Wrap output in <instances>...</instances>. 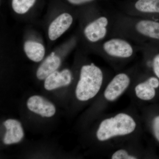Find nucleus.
Wrapping results in <instances>:
<instances>
[{
	"label": "nucleus",
	"mask_w": 159,
	"mask_h": 159,
	"mask_svg": "<svg viewBox=\"0 0 159 159\" xmlns=\"http://www.w3.org/2000/svg\"><path fill=\"white\" fill-rule=\"evenodd\" d=\"M73 22V17L70 14L63 13L60 15L49 26V39L52 41L57 39L69 29Z\"/></svg>",
	"instance_id": "9d476101"
},
{
	"label": "nucleus",
	"mask_w": 159,
	"mask_h": 159,
	"mask_svg": "<svg viewBox=\"0 0 159 159\" xmlns=\"http://www.w3.org/2000/svg\"><path fill=\"white\" fill-rule=\"evenodd\" d=\"M7 131L3 142L6 145L18 143L22 139L24 134L20 123L15 119H9L4 122Z\"/></svg>",
	"instance_id": "f8f14e48"
},
{
	"label": "nucleus",
	"mask_w": 159,
	"mask_h": 159,
	"mask_svg": "<svg viewBox=\"0 0 159 159\" xmlns=\"http://www.w3.org/2000/svg\"><path fill=\"white\" fill-rule=\"evenodd\" d=\"M100 51L108 58L115 60H127L134 56L140 51L139 46L125 38L112 36L100 43Z\"/></svg>",
	"instance_id": "39448f33"
},
{
	"label": "nucleus",
	"mask_w": 159,
	"mask_h": 159,
	"mask_svg": "<svg viewBox=\"0 0 159 159\" xmlns=\"http://www.w3.org/2000/svg\"><path fill=\"white\" fill-rule=\"evenodd\" d=\"M95 0H67L68 2L75 6H81L92 2Z\"/></svg>",
	"instance_id": "6ab92c4d"
},
{
	"label": "nucleus",
	"mask_w": 159,
	"mask_h": 159,
	"mask_svg": "<svg viewBox=\"0 0 159 159\" xmlns=\"http://www.w3.org/2000/svg\"><path fill=\"white\" fill-rule=\"evenodd\" d=\"M72 76L70 72L65 69L61 72L54 71L45 79L44 87L48 90H52L67 85L70 83Z\"/></svg>",
	"instance_id": "9b49d317"
},
{
	"label": "nucleus",
	"mask_w": 159,
	"mask_h": 159,
	"mask_svg": "<svg viewBox=\"0 0 159 159\" xmlns=\"http://www.w3.org/2000/svg\"><path fill=\"white\" fill-rule=\"evenodd\" d=\"M24 49L27 57L34 62L41 61L45 53L44 46L35 41H27L24 44Z\"/></svg>",
	"instance_id": "4468645a"
},
{
	"label": "nucleus",
	"mask_w": 159,
	"mask_h": 159,
	"mask_svg": "<svg viewBox=\"0 0 159 159\" xmlns=\"http://www.w3.org/2000/svg\"><path fill=\"white\" fill-rule=\"evenodd\" d=\"M136 128L134 119L128 114L122 113L103 120L99 125L97 137L99 141L103 142L114 137L129 134Z\"/></svg>",
	"instance_id": "7ed1b4c3"
},
{
	"label": "nucleus",
	"mask_w": 159,
	"mask_h": 159,
	"mask_svg": "<svg viewBox=\"0 0 159 159\" xmlns=\"http://www.w3.org/2000/svg\"><path fill=\"white\" fill-rule=\"evenodd\" d=\"M27 106L31 111L42 117H51L54 116L56 112L54 106L40 96L30 97L27 101Z\"/></svg>",
	"instance_id": "6e6552de"
},
{
	"label": "nucleus",
	"mask_w": 159,
	"mask_h": 159,
	"mask_svg": "<svg viewBox=\"0 0 159 159\" xmlns=\"http://www.w3.org/2000/svg\"><path fill=\"white\" fill-rule=\"evenodd\" d=\"M117 13H104L89 22L84 26L83 34L91 43H99L110 37Z\"/></svg>",
	"instance_id": "20e7f679"
},
{
	"label": "nucleus",
	"mask_w": 159,
	"mask_h": 159,
	"mask_svg": "<svg viewBox=\"0 0 159 159\" xmlns=\"http://www.w3.org/2000/svg\"><path fill=\"white\" fill-rule=\"evenodd\" d=\"M103 74L93 63L83 66L76 89V96L80 101H87L98 93L102 86Z\"/></svg>",
	"instance_id": "f03ea898"
},
{
	"label": "nucleus",
	"mask_w": 159,
	"mask_h": 159,
	"mask_svg": "<svg viewBox=\"0 0 159 159\" xmlns=\"http://www.w3.org/2000/svg\"><path fill=\"white\" fill-rule=\"evenodd\" d=\"M122 13L137 17L152 19L159 15V0H135L123 9Z\"/></svg>",
	"instance_id": "423d86ee"
},
{
	"label": "nucleus",
	"mask_w": 159,
	"mask_h": 159,
	"mask_svg": "<svg viewBox=\"0 0 159 159\" xmlns=\"http://www.w3.org/2000/svg\"><path fill=\"white\" fill-rule=\"evenodd\" d=\"M136 157L129 154L127 151L124 149H119L116 151L112 155L111 159H136Z\"/></svg>",
	"instance_id": "f3484780"
},
{
	"label": "nucleus",
	"mask_w": 159,
	"mask_h": 159,
	"mask_svg": "<svg viewBox=\"0 0 159 159\" xmlns=\"http://www.w3.org/2000/svg\"><path fill=\"white\" fill-rule=\"evenodd\" d=\"M152 127L154 136L159 142V116H157L153 119Z\"/></svg>",
	"instance_id": "a211bd4d"
},
{
	"label": "nucleus",
	"mask_w": 159,
	"mask_h": 159,
	"mask_svg": "<svg viewBox=\"0 0 159 159\" xmlns=\"http://www.w3.org/2000/svg\"><path fill=\"white\" fill-rule=\"evenodd\" d=\"M112 36L125 38L139 46H153L159 42V21L117 12Z\"/></svg>",
	"instance_id": "f257e3e1"
},
{
	"label": "nucleus",
	"mask_w": 159,
	"mask_h": 159,
	"mask_svg": "<svg viewBox=\"0 0 159 159\" xmlns=\"http://www.w3.org/2000/svg\"><path fill=\"white\" fill-rule=\"evenodd\" d=\"M159 87V79L156 77L151 76L144 81L139 83L135 87V93L138 98L148 101L155 97L156 90Z\"/></svg>",
	"instance_id": "1a4fd4ad"
},
{
	"label": "nucleus",
	"mask_w": 159,
	"mask_h": 159,
	"mask_svg": "<svg viewBox=\"0 0 159 159\" xmlns=\"http://www.w3.org/2000/svg\"><path fill=\"white\" fill-rule=\"evenodd\" d=\"M36 0H11L12 9L16 13L23 14L31 9Z\"/></svg>",
	"instance_id": "2eb2a0df"
},
{
	"label": "nucleus",
	"mask_w": 159,
	"mask_h": 159,
	"mask_svg": "<svg viewBox=\"0 0 159 159\" xmlns=\"http://www.w3.org/2000/svg\"><path fill=\"white\" fill-rule=\"evenodd\" d=\"M131 82L130 76L126 73H120L112 78L105 89L104 96L107 100L113 101L127 89Z\"/></svg>",
	"instance_id": "0eeeda50"
},
{
	"label": "nucleus",
	"mask_w": 159,
	"mask_h": 159,
	"mask_svg": "<svg viewBox=\"0 0 159 159\" xmlns=\"http://www.w3.org/2000/svg\"><path fill=\"white\" fill-rule=\"evenodd\" d=\"M151 57V60L146 58L147 64L152 67L154 74L159 79V52L154 54Z\"/></svg>",
	"instance_id": "dca6fc26"
},
{
	"label": "nucleus",
	"mask_w": 159,
	"mask_h": 159,
	"mask_svg": "<svg viewBox=\"0 0 159 159\" xmlns=\"http://www.w3.org/2000/svg\"><path fill=\"white\" fill-rule=\"evenodd\" d=\"M61 64V59L54 53L47 57L41 64L36 72V76L39 80L46 79L50 74L56 71Z\"/></svg>",
	"instance_id": "ddd939ff"
}]
</instances>
